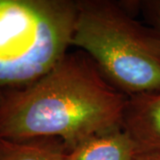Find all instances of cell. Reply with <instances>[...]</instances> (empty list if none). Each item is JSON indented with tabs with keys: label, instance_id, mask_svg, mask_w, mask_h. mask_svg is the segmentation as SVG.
Returning <instances> with one entry per match:
<instances>
[{
	"label": "cell",
	"instance_id": "cell-1",
	"mask_svg": "<svg viewBox=\"0 0 160 160\" xmlns=\"http://www.w3.org/2000/svg\"><path fill=\"white\" fill-rule=\"evenodd\" d=\"M2 92L0 138H58L68 152L91 137L120 127L128 99L83 52H68L30 86Z\"/></svg>",
	"mask_w": 160,
	"mask_h": 160
},
{
	"label": "cell",
	"instance_id": "cell-2",
	"mask_svg": "<svg viewBox=\"0 0 160 160\" xmlns=\"http://www.w3.org/2000/svg\"><path fill=\"white\" fill-rule=\"evenodd\" d=\"M72 46L91 58L126 96L160 92V36L133 19L121 4L78 1Z\"/></svg>",
	"mask_w": 160,
	"mask_h": 160
},
{
	"label": "cell",
	"instance_id": "cell-3",
	"mask_svg": "<svg viewBox=\"0 0 160 160\" xmlns=\"http://www.w3.org/2000/svg\"><path fill=\"white\" fill-rule=\"evenodd\" d=\"M78 1L0 0V89L30 86L71 46Z\"/></svg>",
	"mask_w": 160,
	"mask_h": 160
},
{
	"label": "cell",
	"instance_id": "cell-4",
	"mask_svg": "<svg viewBox=\"0 0 160 160\" xmlns=\"http://www.w3.org/2000/svg\"><path fill=\"white\" fill-rule=\"evenodd\" d=\"M121 127L141 152L160 151V92L128 96Z\"/></svg>",
	"mask_w": 160,
	"mask_h": 160
},
{
	"label": "cell",
	"instance_id": "cell-5",
	"mask_svg": "<svg viewBox=\"0 0 160 160\" xmlns=\"http://www.w3.org/2000/svg\"><path fill=\"white\" fill-rule=\"evenodd\" d=\"M140 152L120 126L86 140L69 150L66 160H135Z\"/></svg>",
	"mask_w": 160,
	"mask_h": 160
},
{
	"label": "cell",
	"instance_id": "cell-6",
	"mask_svg": "<svg viewBox=\"0 0 160 160\" xmlns=\"http://www.w3.org/2000/svg\"><path fill=\"white\" fill-rule=\"evenodd\" d=\"M68 149L52 137L12 141L0 138V160H66Z\"/></svg>",
	"mask_w": 160,
	"mask_h": 160
},
{
	"label": "cell",
	"instance_id": "cell-7",
	"mask_svg": "<svg viewBox=\"0 0 160 160\" xmlns=\"http://www.w3.org/2000/svg\"><path fill=\"white\" fill-rule=\"evenodd\" d=\"M148 11L155 25V30L160 36V1L149 2Z\"/></svg>",
	"mask_w": 160,
	"mask_h": 160
},
{
	"label": "cell",
	"instance_id": "cell-8",
	"mask_svg": "<svg viewBox=\"0 0 160 160\" xmlns=\"http://www.w3.org/2000/svg\"><path fill=\"white\" fill-rule=\"evenodd\" d=\"M135 160H160V151L140 152Z\"/></svg>",
	"mask_w": 160,
	"mask_h": 160
},
{
	"label": "cell",
	"instance_id": "cell-9",
	"mask_svg": "<svg viewBox=\"0 0 160 160\" xmlns=\"http://www.w3.org/2000/svg\"><path fill=\"white\" fill-rule=\"evenodd\" d=\"M2 100H3V92L0 89V104L2 102Z\"/></svg>",
	"mask_w": 160,
	"mask_h": 160
}]
</instances>
